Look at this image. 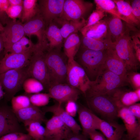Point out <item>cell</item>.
<instances>
[{
  "label": "cell",
  "instance_id": "1",
  "mask_svg": "<svg viewBox=\"0 0 140 140\" xmlns=\"http://www.w3.org/2000/svg\"><path fill=\"white\" fill-rule=\"evenodd\" d=\"M106 50L95 51L80 46L74 60L82 68L90 80L95 81L104 69Z\"/></svg>",
  "mask_w": 140,
  "mask_h": 140
},
{
  "label": "cell",
  "instance_id": "2",
  "mask_svg": "<svg viewBox=\"0 0 140 140\" xmlns=\"http://www.w3.org/2000/svg\"><path fill=\"white\" fill-rule=\"evenodd\" d=\"M128 84L126 78L103 69L84 94L85 97L106 95L115 89Z\"/></svg>",
  "mask_w": 140,
  "mask_h": 140
},
{
  "label": "cell",
  "instance_id": "3",
  "mask_svg": "<svg viewBox=\"0 0 140 140\" xmlns=\"http://www.w3.org/2000/svg\"><path fill=\"white\" fill-rule=\"evenodd\" d=\"M68 58L61 51H47L45 62L50 85L67 83Z\"/></svg>",
  "mask_w": 140,
  "mask_h": 140
},
{
  "label": "cell",
  "instance_id": "4",
  "mask_svg": "<svg viewBox=\"0 0 140 140\" xmlns=\"http://www.w3.org/2000/svg\"><path fill=\"white\" fill-rule=\"evenodd\" d=\"M47 50L37 44L31 57L27 71L30 77L35 78L43 85L48 91L50 83L45 62Z\"/></svg>",
  "mask_w": 140,
  "mask_h": 140
},
{
  "label": "cell",
  "instance_id": "5",
  "mask_svg": "<svg viewBox=\"0 0 140 140\" xmlns=\"http://www.w3.org/2000/svg\"><path fill=\"white\" fill-rule=\"evenodd\" d=\"M130 27L126 26L123 34L114 44V48L123 61L127 72H137L140 63L136 57L130 32Z\"/></svg>",
  "mask_w": 140,
  "mask_h": 140
},
{
  "label": "cell",
  "instance_id": "6",
  "mask_svg": "<svg viewBox=\"0 0 140 140\" xmlns=\"http://www.w3.org/2000/svg\"><path fill=\"white\" fill-rule=\"evenodd\" d=\"M27 69V66L24 67L10 70L0 74V82L6 101H11L20 90L25 80L30 77Z\"/></svg>",
  "mask_w": 140,
  "mask_h": 140
},
{
  "label": "cell",
  "instance_id": "7",
  "mask_svg": "<svg viewBox=\"0 0 140 140\" xmlns=\"http://www.w3.org/2000/svg\"><path fill=\"white\" fill-rule=\"evenodd\" d=\"M88 105L94 111L103 117L105 120L113 121L118 117V109L112 99L108 95L86 97Z\"/></svg>",
  "mask_w": 140,
  "mask_h": 140
},
{
  "label": "cell",
  "instance_id": "8",
  "mask_svg": "<svg viewBox=\"0 0 140 140\" xmlns=\"http://www.w3.org/2000/svg\"><path fill=\"white\" fill-rule=\"evenodd\" d=\"M92 3L83 0H65L60 19L66 20H78L85 17L92 9Z\"/></svg>",
  "mask_w": 140,
  "mask_h": 140
},
{
  "label": "cell",
  "instance_id": "9",
  "mask_svg": "<svg viewBox=\"0 0 140 140\" xmlns=\"http://www.w3.org/2000/svg\"><path fill=\"white\" fill-rule=\"evenodd\" d=\"M67 83L84 94L93 82L90 80L84 70L74 59L68 60Z\"/></svg>",
  "mask_w": 140,
  "mask_h": 140
},
{
  "label": "cell",
  "instance_id": "10",
  "mask_svg": "<svg viewBox=\"0 0 140 140\" xmlns=\"http://www.w3.org/2000/svg\"><path fill=\"white\" fill-rule=\"evenodd\" d=\"M6 24L0 34L3 44L4 54L8 53L12 45L25 35L22 23L12 20Z\"/></svg>",
  "mask_w": 140,
  "mask_h": 140
},
{
  "label": "cell",
  "instance_id": "11",
  "mask_svg": "<svg viewBox=\"0 0 140 140\" xmlns=\"http://www.w3.org/2000/svg\"><path fill=\"white\" fill-rule=\"evenodd\" d=\"M22 132V128L11 107L0 106V137L10 133Z\"/></svg>",
  "mask_w": 140,
  "mask_h": 140
},
{
  "label": "cell",
  "instance_id": "12",
  "mask_svg": "<svg viewBox=\"0 0 140 140\" xmlns=\"http://www.w3.org/2000/svg\"><path fill=\"white\" fill-rule=\"evenodd\" d=\"M65 0L38 1V14L44 21L46 27L55 20L60 18Z\"/></svg>",
  "mask_w": 140,
  "mask_h": 140
},
{
  "label": "cell",
  "instance_id": "13",
  "mask_svg": "<svg viewBox=\"0 0 140 140\" xmlns=\"http://www.w3.org/2000/svg\"><path fill=\"white\" fill-rule=\"evenodd\" d=\"M25 35L29 37L36 36L38 39L37 44L46 49L48 48V43L45 33L46 25L41 17L38 14L23 24Z\"/></svg>",
  "mask_w": 140,
  "mask_h": 140
},
{
  "label": "cell",
  "instance_id": "14",
  "mask_svg": "<svg viewBox=\"0 0 140 140\" xmlns=\"http://www.w3.org/2000/svg\"><path fill=\"white\" fill-rule=\"evenodd\" d=\"M50 98L62 104L72 100L76 101L81 92L67 83H58L51 85L48 91Z\"/></svg>",
  "mask_w": 140,
  "mask_h": 140
},
{
  "label": "cell",
  "instance_id": "15",
  "mask_svg": "<svg viewBox=\"0 0 140 140\" xmlns=\"http://www.w3.org/2000/svg\"><path fill=\"white\" fill-rule=\"evenodd\" d=\"M34 49L23 53L4 54L0 61V74L10 70L28 66Z\"/></svg>",
  "mask_w": 140,
  "mask_h": 140
},
{
  "label": "cell",
  "instance_id": "16",
  "mask_svg": "<svg viewBox=\"0 0 140 140\" xmlns=\"http://www.w3.org/2000/svg\"><path fill=\"white\" fill-rule=\"evenodd\" d=\"M45 137L64 140L72 132L70 129L57 116L53 115L46 122Z\"/></svg>",
  "mask_w": 140,
  "mask_h": 140
},
{
  "label": "cell",
  "instance_id": "17",
  "mask_svg": "<svg viewBox=\"0 0 140 140\" xmlns=\"http://www.w3.org/2000/svg\"><path fill=\"white\" fill-rule=\"evenodd\" d=\"M78 114L83 135L87 137L90 132L99 129L97 117L92 111L85 107L78 104Z\"/></svg>",
  "mask_w": 140,
  "mask_h": 140
},
{
  "label": "cell",
  "instance_id": "18",
  "mask_svg": "<svg viewBox=\"0 0 140 140\" xmlns=\"http://www.w3.org/2000/svg\"><path fill=\"white\" fill-rule=\"evenodd\" d=\"M97 119L99 130L106 137L107 140H122L126 130L124 125L119 124L115 121H106L98 116Z\"/></svg>",
  "mask_w": 140,
  "mask_h": 140
},
{
  "label": "cell",
  "instance_id": "19",
  "mask_svg": "<svg viewBox=\"0 0 140 140\" xmlns=\"http://www.w3.org/2000/svg\"><path fill=\"white\" fill-rule=\"evenodd\" d=\"M118 88L107 95L113 100L118 110L121 108L127 107L139 101L140 98L135 90L131 91L122 88Z\"/></svg>",
  "mask_w": 140,
  "mask_h": 140
},
{
  "label": "cell",
  "instance_id": "20",
  "mask_svg": "<svg viewBox=\"0 0 140 140\" xmlns=\"http://www.w3.org/2000/svg\"><path fill=\"white\" fill-rule=\"evenodd\" d=\"M41 110L45 113H51L58 116L73 133H79L82 130L80 126L73 117L67 113L61 104L57 102L52 106L44 107Z\"/></svg>",
  "mask_w": 140,
  "mask_h": 140
},
{
  "label": "cell",
  "instance_id": "21",
  "mask_svg": "<svg viewBox=\"0 0 140 140\" xmlns=\"http://www.w3.org/2000/svg\"><path fill=\"white\" fill-rule=\"evenodd\" d=\"M107 55L104 69L126 78L127 73L123 61L118 57L114 48L106 50Z\"/></svg>",
  "mask_w": 140,
  "mask_h": 140
},
{
  "label": "cell",
  "instance_id": "22",
  "mask_svg": "<svg viewBox=\"0 0 140 140\" xmlns=\"http://www.w3.org/2000/svg\"><path fill=\"white\" fill-rule=\"evenodd\" d=\"M118 117L121 118L124 123L127 136L130 139L140 136V122L136 118L130 114L127 107L119 109L117 112Z\"/></svg>",
  "mask_w": 140,
  "mask_h": 140
},
{
  "label": "cell",
  "instance_id": "23",
  "mask_svg": "<svg viewBox=\"0 0 140 140\" xmlns=\"http://www.w3.org/2000/svg\"><path fill=\"white\" fill-rule=\"evenodd\" d=\"M14 113L19 122H22L24 124L32 121H38L42 123L47 121L45 113L39 107L32 104Z\"/></svg>",
  "mask_w": 140,
  "mask_h": 140
},
{
  "label": "cell",
  "instance_id": "24",
  "mask_svg": "<svg viewBox=\"0 0 140 140\" xmlns=\"http://www.w3.org/2000/svg\"><path fill=\"white\" fill-rule=\"evenodd\" d=\"M45 33L48 43L47 51L52 50L61 51L64 38L60 29L53 21L46 27Z\"/></svg>",
  "mask_w": 140,
  "mask_h": 140
},
{
  "label": "cell",
  "instance_id": "25",
  "mask_svg": "<svg viewBox=\"0 0 140 140\" xmlns=\"http://www.w3.org/2000/svg\"><path fill=\"white\" fill-rule=\"evenodd\" d=\"M107 20L108 32L107 39L114 44L125 31V26L122 20L112 15Z\"/></svg>",
  "mask_w": 140,
  "mask_h": 140
},
{
  "label": "cell",
  "instance_id": "26",
  "mask_svg": "<svg viewBox=\"0 0 140 140\" xmlns=\"http://www.w3.org/2000/svg\"><path fill=\"white\" fill-rule=\"evenodd\" d=\"M53 21L61 26L60 29L61 33L63 38L65 39L71 34L80 31L86 22L84 18L78 20H66L58 18Z\"/></svg>",
  "mask_w": 140,
  "mask_h": 140
},
{
  "label": "cell",
  "instance_id": "27",
  "mask_svg": "<svg viewBox=\"0 0 140 140\" xmlns=\"http://www.w3.org/2000/svg\"><path fill=\"white\" fill-rule=\"evenodd\" d=\"M107 19H102L81 33L83 36L99 40L107 39Z\"/></svg>",
  "mask_w": 140,
  "mask_h": 140
},
{
  "label": "cell",
  "instance_id": "28",
  "mask_svg": "<svg viewBox=\"0 0 140 140\" xmlns=\"http://www.w3.org/2000/svg\"><path fill=\"white\" fill-rule=\"evenodd\" d=\"M116 5L118 12L124 21L133 26H138L140 21L134 15L130 3L123 0H113Z\"/></svg>",
  "mask_w": 140,
  "mask_h": 140
},
{
  "label": "cell",
  "instance_id": "29",
  "mask_svg": "<svg viewBox=\"0 0 140 140\" xmlns=\"http://www.w3.org/2000/svg\"><path fill=\"white\" fill-rule=\"evenodd\" d=\"M65 39L63 45L64 53L68 60L74 59L80 46V37L77 33H74Z\"/></svg>",
  "mask_w": 140,
  "mask_h": 140
},
{
  "label": "cell",
  "instance_id": "30",
  "mask_svg": "<svg viewBox=\"0 0 140 140\" xmlns=\"http://www.w3.org/2000/svg\"><path fill=\"white\" fill-rule=\"evenodd\" d=\"M80 46L88 49L95 51L106 50L114 48V45L107 40H99L83 36Z\"/></svg>",
  "mask_w": 140,
  "mask_h": 140
},
{
  "label": "cell",
  "instance_id": "31",
  "mask_svg": "<svg viewBox=\"0 0 140 140\" xmlns=\"http://www.w3.org/2000/svg\"><path fill=\"white\" fill-rule=\"evenodd\" d=\"M37 0H24L21 17L22 23L30 20L38 13L39 9Z\"/></svg>",
  "mask_w": 140,
  "mask_h": 140
},
{
  "label": "cell",
  "instance_id": "32",
  "mask_svg": "<svg viewBox=\"0 0 140 140\" xmlns=\"http://www.w3.org/2000/svg\"><path fill=\"white\" fill-rule=\"evenodd\" d=\"M42 123L38 121H32L24 124L28 134L34 140H44L45 128Z\"/></svg>",
  "mask_w": 140,
  "mask_h": 140
},
{
  "label": "cell",
  "instance_id": "33",
  "mask_svg": "<svg viewBox=\"0 0 140 140\" xmlns=\"http://www.w3.org/2000/svg\"><path fill=\"white\" fill-rule=\"evenodd\" d=\"M35 46L31 40L23 36L14 44L8 53H22L32 51Z\"/></svg>",
  "mask_w": 140,
  "mask_h": 140
},
{
  "label": "cell",
  "instance_id": "34",
  "mask_svg": "<svg viewBox=\"0 0 140 140\" xmlns=\"http://www.w3.org/2000/svg\"><path fill=\"white\" fill-rule=\"evenodd\" d=\"M94 1L96 5V9L117 17L124 21L119 13L116 4L113 0H94Z\"/></svg>",
  "mask_w": 140,
  "mask_h": 140
},
{
  "label": "cell",
  "instance_id": "35",
  "mask_svg": "<svg viewBox=\"0 0 140 140\" xmlns=\"http://www.w3.org/2000/svg\"><path fill=\"white\" fill-rule=\"evenodd\" d=\"M22 87L25 94H30L40 93L44 89L43 84L36 79L32 77L26 79Z\"/></svg>",
  "mask_w": 140,
  "mask_h": 140
},
{
  "label": "cell",
  "instance_id": "36",
  "mask_svg": "<svg viewBox=\"0 0 140 140\" xmlns=\"http://www.w3.org/2000/svg\"><path fill=\"white\" fill-rule=\"evenodd\" d=\"M11 101V107L14 112L28 107L32 104L29 97L25 94L15 96Z\"/></svg>",
  "mask_w": 140,
  "mask_h": 140
},
{
  "label": "cell",
  "instance_id": "37",
  "mask_svg": "<svg viewBox=\"0 0 140 140\" xmlns=\"http://www.w3.org/2000/svg\"><path fill=\"white\" fill-rule=\"evenodd\" d=\"M25 94L29 97L31 104L38 107L46 106L49 102L50 98L48 93H38Z\"/></svg>",
  "mask_w": 140,
  "mask_h": 140
},
{
  "label": "cell",
  "instance_id": "38",
  "mask_svg": "<svg viewBox=\"0 0 140 140\" xmlns=\"http://www.w3.org/2000/svg\"><path fill=\"white\" fill-rule=\"evenodd\" d=\"M106 15V13L104 12L96 9L89 16L85 26L80 31L81 33L102 20Z\"/></svg>",
  "mask_w": 140,
  "mask_h": 140
},
{
  "label": "cell",
  "instance_id": "39",
  "mask_svg": "<svg viewBox=\"0 0 140 140\" xmlns=\"http://www.w3.org/2000/svg\"><path fill=\"white\" fill-rule=\"evenodd\" d=\"M126 79L128 84L130 85L134 90L140 88V74L137 72L127 73Z\"/></svg>",
  "mask_w": 140,
  "mask_h": 140
},
{
  "label": "cell",
  "instance_id": "40",
  "mask_svg": "<svg viewBox=\"0 0 140 140\" xmlns=\"http://www.w3.org/2000/svg\"><path fill=\"white\" fill-rule=\"evenodd\" d=\"M32 137L28 134L23 132H13L4 135L0 137V140H32Z\"/></svg>",
  "mask_w": 140,
  "mask_h": 140
},
{
  "label": "cell",
  "instance_id": "41",
  "mask_svg": "<svg viewBox=\"0 0 140 140\" xmlns=\"http://www.w3.org/2000/svg\"><path fill=\"white\" fill-rule=\"evenodd\" d=\"M23 5L9 6L5 11L7 16L13 20H16L17 18H21Z\"/></svg>",
  "mask_w": 140,
  "mask_h": 140
},
{
  "label": "cell",
  "instance_id": "42",
  "mask_svg": "<svg viewBox=\"0 0 140 140\" xmlns=\"http://www.w3.org/2000/svg\"><path fill=\"white\" fill-rule=\"evenodd\" d=\"M132 45L135 51L136 58L138 61L140 62V41L139 34L133 36L131 37Z\"/></svg>",
  "mask_w": 140,
  "mask_h": 140
},
{
  "label": "cell",
  "instance_id": "43",
  "mask_svg": "<svg viewBox=\"0 0 140 140\" xmlns=\"http://www.w3.org/2000/svg\"><path fill=\"white\" fill-rule=\"evenodd\" d=\"M76 102L73 101H69L66 103L65 110L71 116H75L78 110V105Z\"/></svg>",
  "mask_w": 140,
  "mask_h": 140
},
{
  "label": "cell",
  "instance_id": "44",
  "mask_svg": "<svg viewBox=\"0 0 140 140\" xmlns=\"http://www.w3.org/2000/svg\"><path fill=\"white\" fill-rule=\"evenodd\" d=\"M128 112L134 116L140 122V104L136 103L127 107Z\"/></svg>",
  "mask_w": 140,
  "mask_h": 140
},
{
  "label": "cell",
  "instance_id": "45",
  "mask_svg": "<svg viewBox=\"0 0 140 140\" xmlns=\"http://www.w3.org/2000/svg\"><path fill=\"white\" fill-rule=\"evenodd\" d=\"M132 13L135 17L140 21V0H134L130 5Z\"/></svg>",
  "mask_w": 140,
  "mask_h": 140
},
{
  "label": "cell",
  "instance_id": "46",
  "mask_svg": "<svg viewBox=\"0 0 140 140\" xmlns=\"http://www.w3.org/2000/svg\"><path fill=\"white\" fill-rule=\"evenodd\" d=\"M87 137L82 134H75L72 132L63 140H88Z\"/></svg>",
  "mask_w": 140,
  "mask_h": 140
},
{
  "label": "cell",
  "instance_id": "47",
  "mask_svg": "<svg viewBox=\"0 0 140 140\" xmlns=\"http://www.w3.org/2000/svg\"><path fill=\"white\" fill-rule=\"evenodd\" d=\"M91 140H107L104 135L96 130L90 132L88 135Z\"/></svg>",
  "mask_w": 140,
  "mask_h": 140
},
{
  "label": "cell",
  "instance_id": "48",
  "mask_svg": "<svg viewBox=\"0 0 140 140\" xmlns=\"http://www.w3.org/2000/svg\"><path fill=\"white\" fill-rule=\"evenodd\" d=\"M9 6L23 5V0H8Z\"/></svg>",
  "mask_w": 140,
  "mask_h": 140
},
{
  "label": "cell",
  "instance_id": "49",
  "mask_svg": "<svg viewBox=\"0 0 140 140\" xmlns=\"http://www.w3.org/2000/svg\"><path fill=\"white\" fill-rule=\"evenodd\" d=\"M6 13L0 11V21L3 23L6 24L9 21L7 19V16L5 15Z\"/></svg>",
  "mask_w": 140,
  "mask_h": 140
},
{
  "label": "cell",
  "instance_id": "50",
  "mask_svg": "<svg viewBox=\"0 0 140 140\" xmlns=\"http://www.w3.org/2000/svg\"><path fill=\"white\" fill-rule=\"evenodd\" d=\"M5 93L2 86L0 82V101L4 97Z\"/></svg>",
  "mask_w": 140,
  "mask_h": 140
},
{
  "label": "cell",
  "instance_id": "51",
  "mask_svg": "<svg viewBox=\"0 0 140 140\" xmlns=\"http://www.w3.org/2000/svg\"><path fill=\"white\" fill-rule=\"evenodd\" d=\"M122 140H140V136L137 137L132 139H129L127 137L126 134H124L122 139Z\"/></svg>",
  "mask_w": 140,
  "mask_h": 140
},
{
  "label": "cell",
  "instance_id": "52",
  "mask_svg": "<svg viewBox=\"0 0 140 140\" xmlns=\"http://www.w3.org/2000/svg\"><path fill=\"white\" fill-rule=\"evenodd\" d=\"M4 49L3 43L0 36V52Z\"/></svg>",
  "mask_w": 140,
  "mask_h": 140
},
{
  "label": "cell",
  "instance_id": "53",
  "mask_svg": "<svg viewBox=\"0 0 140 140\" xmlns=\"http://www.w3.org/2000/svg\"><path fill=\"white\" fill-rule=\"evenodd\" d=\"M44 140H63L51 137H45Z\"/></svg>",
  "mask_w": 140,
  "mask_h": 140
},
{
  "label": "cell",
  "instance_id": "54",
  "mask_svg": "<svg viewBox=\"0 0 140 140\" xmlns=\"http://www.w3.org/2000/svg\"><path fill=\"white\" fill-rule=\"evenodd\" d=\"M4 27L2 24L0 23V31H2Z\"/></svg>",
  "mask_w": 140,
  "mask_h": 140
}]
</instances>
